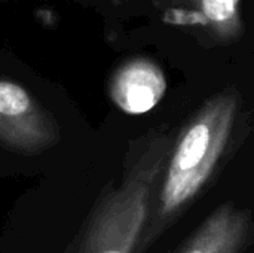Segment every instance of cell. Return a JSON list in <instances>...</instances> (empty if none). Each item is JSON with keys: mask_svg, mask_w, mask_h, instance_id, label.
Here are the masks:
<instances>
[{"mask_svg": "<svg viewBox=\"0 0 254 253\" xmlns=\"http://www.w3.org/2000/svg\"><path fill=\"white\" fill-rule=\"evenodd\" d=\"M162 21L167 24L174 25H195V27H207L210 25L208 18L198 9H182V7H171L162 15Z\"/></svg>", "mask_w": 254, "mask_h": 253, "instance_id": "7", "label": "cell"}, {"mask_svg": "<svg viewBox=\"0 0 254 253\" xmlns=\"http://www.w3.org/2000/svg\"><path fill=\"white\" fill-rule=\"evenodd\" d=\"M201 10L213 25V30L223 39L240 33L241 21L238 15L240 0H196Z\"/></svg>", "mask_w": 254, "mask_h": 253, "instance_id": "6", "label": "cell"}, {"mask_svg": "<svg viewBox=\"0 0 254 253\" xmlns=\"http://www.w3.org/2000/svg\"><path fill=\"white\" fill-rule=\"evenodd\" d=\"M174 137L153 130L135 142L118 188L97 206L80 253H143L152 204Z\"/></svg>", "mask_w": 254, "mask_h": 253, "instance_id": "2", "label": "cell"}, {"mask_svg": "<svg viewBox=\"0 0 254 253\" xmlns=\"http://www.w3.org/2000/svg\"><path fill=\"white\" fill-rule=\"evenodd\" d=\"M254 239L250 210L234 203L217 207L179 253H241Z\"/></svg>", "mask_w": 254, "mask_h": 253, "instance_id": "4", "label": "cell"}, {"mask_svg": "<svg viewBox=\"0 0 254 253\" xmlns=\"http://www.w3.org/2000/svg\"><path fill=\"white\" fill-rule=\"evenodd\" d=\"M241 98L225 89L207 100L174 137L153 198L144 249L159 240L210 186L243 133Z\"/></svg>", "mask_w": 254, "mask_h": 253, "instance_id": "1", "label": "cell"}, {"mask_svg": "<svg viewBox=\"0 0 254 253\" xmlns=\"http://www.w3.org/2000/svg\"><path fill=\"white\" fill-rule=\"evenodd\" d=\"M167 91V79L162 70L147 60H134L115 75L110 95L115 104L125 113L141 115L152 110Z\"/></svg>", "mask_w": 254, "mask_h": 253, "instance_id": "5", "label": "cell"}, {"mask_svg": "<svg viewBox=\"0 0 254 253\" xmlns=\"http://www.w3.org/2000/svg\"><path fill=\"white\" fill-rule=\"evenodd\" d=\"M58 130L28 92L7 81H0V142L21 151L39 152L54 145Z\"/></svg>", "mask_w": 254, "mask_h": 253, "instance_id": "3", "label": "cell"}]
</instances>
